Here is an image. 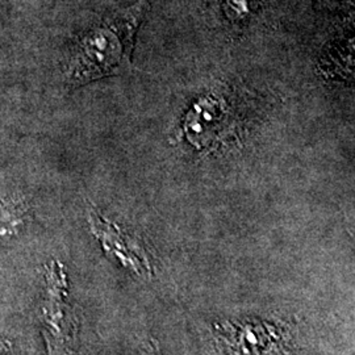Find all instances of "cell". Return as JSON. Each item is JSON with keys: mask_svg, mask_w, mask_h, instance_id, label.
Returning a JSON list of instances; mask_svg holds the SVG:
<instances>
[{"mask_svg": "<svg viewBox=\"0 0 355 355\" xmlns=\"http://www.w3.org/2000/svg\"><path fill=\"white\" fill-rule=\"evenodd\" d=\"M67 278L60 262L45 268L44 297L40 305V324L49 355L76 354L78 320L67 302Z\"/></svg>", "mask_w": 355, "mask_h": 355, "instance_id": "obj_2", "label": "cell"}, {"mask_svg": "<svg viewBox=\"0 0 355 355\" xmlns=\"http://www.w3.org/2000/svg\"><path fill=\"white\" fill-rule=\"evenodd\" d=\"M29 205L21 198H10L0 202V245L16 239L26 228Z\"/></svg>", "mask_w": 355, "mask_h": 355, "instance_id": "obj_5", "label": "cell"}, {"mask_svg": "<svg viewBox=\"0 0 355 355\" xmlns=\"http://www.w3.org/2000/svg\"><path fill=\"white\" fill-rule=\"evenodd\" d=\"M227 114L224 112L221 104L215 99H204L203 102L198 103L193 110H191L186 130L191 141L202 140V137L209 133L214 136L217 130V123L225 121Z\"/></svg>", "mask_w": 355, "mask_h": 355, "instance_id": "obj_4", "label": "cell"}, {"mask_svg": "<svg viewBox=\"0 0 355 355\" xmlns=\"http://www.w3.org/2000/svg\"><path fill=\"white\" fill-rule=\"evenodd\" d=\"M89 225L103 248L124 266L141 277H149L152 265L140 243L96 212L89 214Z\"/></svg>", "mask_w": 355, "mask_h": 355, "instance_id": "obj_3", "label": "cell"}, {"mask_svg": "<svg viewBox=\"0 0 355 355\" xmlns=\"http://www.w3.org/2000/svg\"><path fill=\"white\" fill-rule=\"evenodd\" d=\"M259 0H223V8L232 21H246L258 8Z\"/></svg>", "mask_w": 355, "mask_h": 355, "instance_id": "obj_6", "label": "cell"}, {"mask_svg": "<svg viewBox=\"0 0 355 355\" xmlns=\"http://www.w3.org/2000/svg\"><path fill=\"white\" fill-rule=\"evenodd\" d=\"M146 0L107 17L80 36L64 66V82L79 87L132 69V51Z\"/></svg>", "mask_w": 355, "mask_h": 355, "instance_id": "obj_1", "label": "cell"}, {"mask_svg": "<svg viewBox=\"0 0 355 355\" xmlns=\"http://www.w3.org/2000/svg\"><path fill=\"white\" fill-rule=\"evenodd\" d=\"M1 352H3V346H1V343H0V355H1Z\"/></svg>", "mask_w": 355, "mask_h": 355, "instance_id": "obj_7", "label": "cell"}]
</instances>
